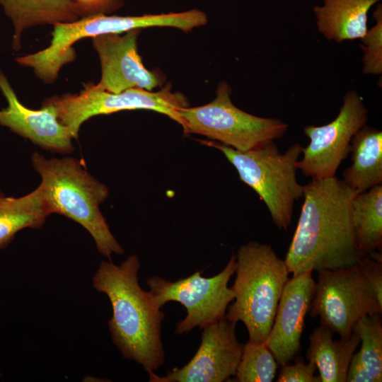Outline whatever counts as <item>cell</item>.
<instances>
[{
    "label": "cell",
    "mask_w": 382,
    "mask_h": 382,
    "mask_svg": "<svg viewBox=\"0 0 382 382\" xmlns=\"http://www.w3.org/2000/svg\"><path fill=\"white\" fill-rule=\"evenodd\" d=\"M357 193L336 176L311 179L303 185V202L284 262L293 276L357 263L352 218Z\"/></svg>",
    "instance_id": "6da1fadb"
},
{
    "label": "cell",
    "mask_w": 382,
    "mask_h": 382,
    "mask_svg": "<svg viewBox=\"0 0 382 382\" xmlns=\"http://www.w3.org/2000/svg\"><path fill=\"white\" fill-rule=\"evenodd\" d=\"M139 269L137 255L120 265L102 261L93 286L110 301L112 314L108 325L112 342L123 357L141 364L149 374L165 362L161 340L165 315L153 303L149 291L140 286Z\"/></svg>",
    "instance_id": "7a4b0ae2"
},
{
    "label": "cell",
    "mask_w": 382,
    "mask_h": 382,
    "mask_svg": "<svg viewBox=\"0 0 382 382\" xmlns=\"http://www.w3.org/2000/svg\"><path fill=\"white\" fill-rule=\"evenodd\" d=\"M30 159L41 178L39 186L50 214L63 215L82 226L104 257L123 254L100 210L108 189L88 172L82 161L69 156L46 158L38 152Z\"/></svg>",
    "instance_id": "3957f363"
},
{
    "label": "cell",
    "mask_w": 382,
    "mask_h": 382,
    "mask_svg": "<svg viewBox=\"0 0 382 382\" xmlns=\"http://www.w3.org/2000/svg\"><path fill=\"white\" fill-rule=\"evenodd\" d=\"M236 263L235 299L225 317L245 325L248 341L265 343L289 272L271 245L255 241L239 248Z\"/></svg>",
    "instance_id": "277c9868"
},
{
    "label": "cell",
    "mask_w": 382,
    "mask_h": 382,
    "mask_svg": "<svg viewBox=\"0 0 382 382\" xmlns=\"http://www.w3.org/2000/svg\"><path fill=\"white\" fill-rule=\"evenodd\" d=\"M207 23L206 14L198 9L179 13L147 14L139 16L92 14L66 23L53 25L50 45L33 54L16 58L21 66L33 69L45 83H52L62 66L76 59L73 45L85 37L103 34H121L148 27H173L188 32Z\"/></svg>",
    "instance_id": "5b68a950"
},
{
    "label": "cell",
    "mask_w": 382,
    "mask_h": 382,
    "mask_svg": "<svg viewBox=\"0 0 382 382\" xmlns=\"http://www.w3.org/2000/svg\"><path fill=\"white\" fill-rule=\"evenodd\" d=\"M202 143L224 154L241 181L264 202L277 227L286 231L291 222L294 204L303 195V185L297 180L296 166L303 146L296 143L282 153L274 141L245 151L219 142Z\"/></svg>",
    "instance_id": "8992f818"
},
{
    "label": "cell",
    "mask_w": 382,
    "mask_h": 382,
    "mask_svg": "<svg viewBox=\"0 0 382 382\" xmlns=\"http://www.w3.org/2000/svg\"><path fill=\"white\" fill-rule=\"evenodd\" d=\"M231 89L221 82L210 103L179 109L185 134H197L238 151H248L283 137L289 125L282 120L262 117L237 108L231 99Z\"/></svg>",
    "instance_id": "52a82bcc"
},
{
    "label": "cell",
    "mask_w": 382,
    "mask_h": 382,
    "mask_svg": "<svg viewBox=\"0 0 382 382\" xmlns=\"http://www.w3.org/2000/svg\"><path fill=\"white\" fill-rule=\"evenodd\" d=\"M42 104L51 106L57 120L77 139L82 124L91 117L122 110L146 109L163 114L183 127L179 109L187 107L185 98L174 93L168 86L158 92L141 88H130L111 93L96 84L87 83L79 93L50 98Z\"/></svg>",
    "instance_id": "ba28073f"
},
{
    "label": "cell",
    "mask_w": 382,
    "mask_h": 382,
    "mask_svg": "<svg viewBox=\"0 0 382 382\" xmlns=\"http://www.w3.org/2000/svg\"><path fill=\"white\" fill-rule=\"evenodd\" d=\"M236 268V255H233L223 270L213 277H205L201 275L202 271H196L175 282L152 276L146 284L156 307L161 308L168 301H176L185 308L187 315L177 323L175 333L187 334L195 327L203 329L225 317L235 299L228 283Z\"/></svg>",
    "instance_id": "9c48e42d"
},
{
    "label": "cell",
    "mask_w": 382,
    "mask_h": 382,
    "mask_svg": "<svg viewBox=\"0 0 382 382\" xmlns=\"http://www.w3.org/2000/svg\"><path fill=\"white\" fill-rule=\"evenodd\" d=\"M308 312L312 318H320V325L345 337L361 318L381 314L382 304L355 264L318 271Z\"/></svg>",
    "instance_id": "30bf717a"
},
{
    "label": "cell",
    "mask_w": 382,
    "mask_h": 382,
    "mask_svg": "<svg viewBox=\"0 0 382 382\" xmlns=\"http://www.w3.org/2000/svg\"><path fill=\"white\" fill-rule=\"evenodd\" d=\"M368 118V110L357 91H347L338 115L332 122L303 128L310 142L303 149L296 163L297 168L311 179L335 176L342 162L350 153L352 137L366 125Z\"/></svg>",
    "instance_id": "8fae6325"
},
{
    "label": "cell",
    "mask_w": 382,
    "mask_h": 382,
    "mask_svg": "<svg viewBox=\"0 0 382 382\" xmlns=\"http://www.w3.org/2000/svg\"><path fill=\"white\" fill-rule=\"evenodd\" d=\"M236 323L226 317L202 329L201 343L191 360L165 376L149 373L151 382H222L235 376L243 345L237 339Z\"/></svg>",
    "instance_id": "7c38bea8"
},
{
    "label": "cell",
    "mask_w": 382,
    "mask_h": 382,
    "mask_svg": "<svg viewBox=\"0 0 382 382\" xmlns=\"http://www.w3.org/2000/svg\"><path fill=\"white\" fill-rule=\"evenodd\" d=\"M138 30L123 35L103 34L92 37L101 64V79L96 85L108 92L130 88L151 91L159 85L158 77L146 69L137 52Z\"/></svg>",
    "instance_id": "4fadbf2b"
},
{
    "label": "cell",
    "mask_w": 382,
    "mask_h": 382,
    "mask_svg": "<svg viewBox=\"0 0 382 382\" xmlns=\"http://www.w3.org/2000/svg\"><path fill=\"white\" fill-rule=\"evenodd\" d=\"M308 270L289 278L265 342L278 364L292 360L301 349L305 318L314 296L316 282Z\"/></svg>",
    "instance_id": "5bb4252c"
},
{
    "label": "cell",
    "mask_w": 382,
    "mask_h": 382,
    "mask_svg": "<svg viewBox=\"0 0 382 382\" xmlns=\"http://www.w3.org/2000/svg\"><path fill=\"white\" fill-rule=\"evenodd\" d=\"M0 91L7 102L0 110V125L49 151L65 154L74 151L71 132L59 122L53 108L45 104L40 110L23 105L2 71Z\"/></svg>",
    "instance_id": "9a60e30c"
},
{
    "label": "cell",
    "mask_w": 382,
    "mask_h": 382,
    "mask_svg": "<svg viewBox=\"0 0 382 382\" xmlns=\"http://www.w3.org/2000/svg\"><path fill=\"white\" fill-rule=\"evenodd\" d=\"M0 6L13 25L11 45L15 51L21 49L22 35L30 28L71 23L82 18L74 0H0Z\"/></svg>",
    "instance_id": "2e32d148"
},
{
    "label": "cell",
    "mask_w": 382,
    "mask_h": 382,
    "mask_svg": "<svg viewBox=\"0 0 382 382\" xmlns=\"http://www.w3.org/2000/svg\"><path fill=\"white\" fill-rule=\"evenodd\" d=\"M381 0H323L313 7L318 33L330 41L341 43L362 38L366 31L368 13Z\"/></svg>",
    "instance_id": "e0dca14e"
},
{
    "label": "cell",
    "mask_w": 382,
    "mask_h": 382,
    "mask_svg": "<svg viewBox=\"0 0 382 382\" xmlns=\"http://www.w3.org/2000/svg\"><path fill=\"white\" fill-rule=\"evenodd\" d=\"M332 335L328 327H316L309 336L306 357L316 365L321 382H346L348 366L360 337L354 332L340 340H333Z\"/></svg>",
    "instance_id": "ac0fdd59"
},
{
    "label": "cell",
    "mask_w": 382,
    "mask_h": 382,
    "mask_svg": "<svg viewBox=\"0 0 382 382\" xmlns=\"http://www.w3.org/2000/svg\"><path fill=\"white\" fill-rule=\"evenodd\" d=\"M352 164L342 173V181L357 194L382 184V132L368 125L351 140Z\"/></svg>",
    "instance_id": "d6986e66"
},
{
    "label": "cell",
    "mask_w": 382,
    "mask_h": 382,
    "mask_svg": "<svg viewBox=\"0 0 382 382\" xmlns=\"http://www.w3.org/2000/svg\"><path fill=\"white\" fill-rule=\"evenodd\" d=\"M50 215L40 186L18 197L6 196L0 190V249L20 231L41 227Z\"/></svg>",
    "instance_id": "ffe728a7"
},
{
    "label": "cell",
    "mask_w": 382,
    "mask_h": 382,
    "mask_svg": "<svg viewBox=\"0 0 382 382\" xmlns=\"http://www.w3.org/2000/svg\"><path fill=\"white\" fill-rule=\"evenodd\" d=\"M355 241L361 257L382 246V184L356 194L352 202Z\"/></svg>",
    "instance_id": "44dd1931"
},
{
    "label": "cell",
    "mask_w": 382,
    "mask_h": 382,
    "mask_svg": "<svg viewBox=\"0 0 382 382\" xmlns=\"http://www.w3.org/2000/svg\"><path fill=\"white\" fill-rule=\"evenodd\" d=\"M381 314L369 315L359 319L352 332L360 337L358 352L369 373L376 382L382 381V321Z\"/></svg>",
    "instance_id": "7402d4cb"
},
{
    "label": "cell",
    "mask_w": 382,
    "mask_h": 382,
    "mask_svg": "<svg viewBox=\"0 0 382 382\" xmlns=\"http://www.w3.org/2000/svg\"><path fill=\"white\" fill-rule=\"evenodd\" d=\"M278 364L265 343L248 341L243 345L235 376L239 382H271Z\"/></svg>",
    "instance_id": "603a6c76"
},
{
    "label": "cell",
    "mask_w": 382,
    "mask_h": 382,
    "mask_svg": "<svg viewBox=\"0 0 382 382\" xmlns=\"http://www.w3.org/2000/svg\"><path fill=\"white\" fill-rule=\"evenodd\" d=\"M376 23L361 38L360 47L364 55L363 72L378 76L382 73V6L378 4L373 14Z\"/></svg>",
    "instance_id": "cb8c5ba5"
},
{
    "label": "cell",
    "mask_w": 382,
    "mask_h": 382,
    "mask_svg": "<svg viewBox=\"0 0 382 382\" xmlns=\"http://www.w3.org/2000/svg\"><path fill=\"white\" fill-rule=\"evenodd\" d=\"M316 365L309 362L306 364L302 359H298L295 364L282 365L277 377V382H321L319 376H315Z\"/></svg>",
    "instance_id": "d4e9b609"
},
{
    "label": "cell",
    "mask_w": 382,
    "mask_h": 382,
    "mask_svg": "<svg viewBox=\"0 0 382 382\" xmlns=\"http://www.w3.org/2000/svg\"><path fill=\"white\" fill-rule=\"evenodd\" d=\"M357 264L378 301L382 304V260L364 255L360 257Z\"/></svg>",
    "instance_id": "484cf974"
},
{
    "label": "cell",
    "mask_w": 382,
    "mask_h": 382,
    "mask_svg": "<svg viewBox=\"0 0 382 382\" xmlns=\"http://www.w3.org/2000/svg\"><path fill=\"white\" fill-rule=\"evenodd\" d=\"M346 382H376L366 369L358 352L354 353L349 364Z\"/></svg>",
    "instance_id": "4316f807"
},
{
    "label": "cell",
    "mask_w": 382,
    "mask_h": 382,
    "mask_svg": "<svg viewBox=\"0 0 382 382\" xmlns=\"http://www.w3.org/2000/svg\"><path fill=\"white\" fill-rule=\"evenodd\" d=\"M77 4L82 17L105 13L117 4V0H74Z\"/></svg>",
    "instance_id": "83f0119b"
}]
</instances>
